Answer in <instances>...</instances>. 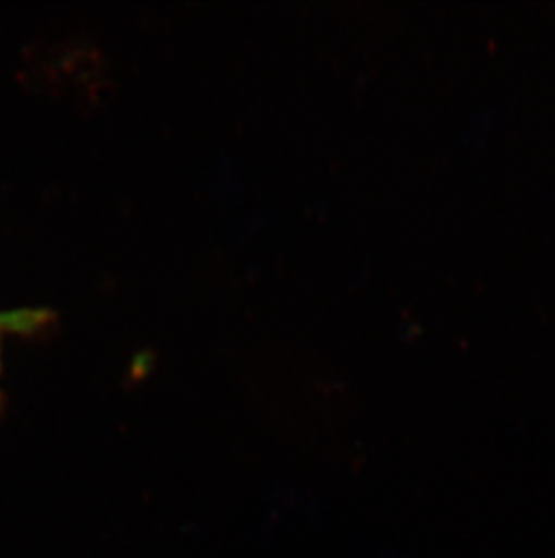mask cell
Masks as SVG:
<instances>
[{"mask_svg": "<svg viewBox=\"0 0 555 558\" xmlns=\"http://www.w3.org/2000/svg\"><path fill=\"white\" fill-rule=\"evenodd\" d=\"M38 322V316L32 311H15L0 313V337L4 332L29 331Z\"/></svg>", "mask_w": 555, "mask_h": 558, "instance_id": "cell-1", "label": "cell"}]
</instances>
